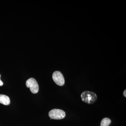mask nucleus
I'll return each mask as SVG.
<instances>
[{
	"instance_id": "nucleus-5",
	"label": "nucleus",
	"mask_w": 126,
	"mask_h": 126,
	"mask_svg": "<svg viewBox=\"0 0 126 126\" xmlns=\"http://www.w3.org/2000/svg\"><path fill=\"white\" fill-rule=\"evenodd\" d=\"M10 103V100L8 96L4 94H0V103L4 105H9Z\"/></svg>"
},
{
	"instance_id": "nucleus-8",
	"label": "nucleus",
	"mask_w": 126,
	"mask_h": 126,
	"mask_svg": "<svg viewBox=\"0 0 126 126\" xmlns=\"http://www.w3.org/2000/svg\"><path fill=\"white\" fill-rule=\"evenodd\" d=\"M123 94H124V96L125 97H126V90H124V93H123Z\"/></svg>"
},
{
	"instance_id": "nucleus-7",
	"label": "nucleus",
	"mask_w": 126,
	"mask_h": 126,
	"mask_svg": "<svg viewBox=\"0 0 126 126\" xmlns=\"http://www.w3.org/2000/svg\"><path fill=\"white\" fill-rule=\"evenodd\" d=\"M1 75L0 74V86H2L3 85V82L1 81V80L0 79Z\"/></svg>"
},
{
	"instance_id": "nucleus-4",
	"label": "nucleus",
	"mask_w": 126,
	"mask_h": 126,
	"mask_svg": "<svg viewBox=\"0 0 126 126\" xmlns=\"http://www.w3.org/2000/svg\"><path fill=\"white\" fill-rule=\"evenodd\" d=\"M52 78L55 83L58 86H62L64 85L65 80L61 72L56 71L54 72L52 75Z\"/></svg>"
},
{
	"instance_id": "nucleus-1",
	"label": "nucleus",
	"mask_w": 126,
	"mask_h": 126,
	"mask_svg": "<svg viewBox=\"0 0 126 126\" xmlns=\"http://www.w3.org/2000/svg\"><path fill=\"white\" fill-rule=\"evenodd\" d=\"M82 101L88 104H93L97 101L96 94L90 91H84L81 94Z\"/></svg>"
},
{
	"instance_id": "nucleus-2",
	"label": "nucleus",
	"mask_w": 126,
	"mask_h": 126,
	"mask_svg": "<svg viewBox=\"0 0 126 126\" xmlns=\"http://www.w3.org/2000/svg\"><path fill=\"white\" fill-rule=\"evenodd\" d=\"M48 115L51 119L59 120L65 117V113L64 111L61 109H55L50 111Z\"/></svg>"
},
{
	"instance_id": "nucleus-6",
	"label": "nucleus",
	"mask_w": 126,
	"mask_h": 126,
	"mask_svg": "<svg viewBox=\"0 0 126 126\" xmlns=\"http://www.w3.org/2000/svg\"><path fill=\"white\" fill-rule=\"evenodd\" d=\"M111 123V120L108 118H105L102 119L101 126H109Z\"/></svg>"
},
{
	"instance_id": "nucleus-3",
	"label": "nucleus",
	"mask_w": 126,
	"mask_h": 126,
	"mask_svg": "<svg viewBox=\"0 0 126 126\" xmlns=\"http://www.w3.org/2000/svg\"><path fill=\"white\" fill-rule=\"evenodd\" d=\"M26 85L27 88H30L32 93L35 94L38 92L39 85L35 79L33 78L29 79L26 82Z\"/></svg>"
}]
</instances>
